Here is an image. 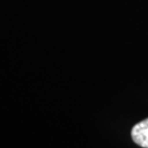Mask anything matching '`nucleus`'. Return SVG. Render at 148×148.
<instances>
[{
  "label": "nucleus",
  "instance_id": "obj_1",
  "mask_svg": "<svg viewBox=\"0 0 148 148\" xmlns=\"http://www.w3.org/2000/svg\"><path fill=\"white\" fill-rule=\"evenodd\" d=\"M134 143L143 148H148V119L134 125L132 130Z\"/></svg>",
  "mask_w": 148,
  "mask_h": 148
}]
</instances>
